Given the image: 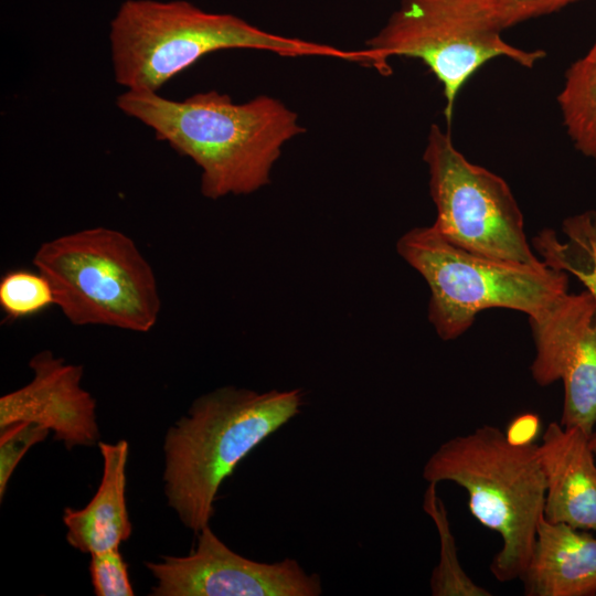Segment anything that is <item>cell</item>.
I'll use <instances>...</instances> for the list:
<instances>
[{"mask_svg": "<svg viewBox=\"0 0 596 596\" xmlns=\"http://www.w3.org/2000/svg\"><path fill=\"white\" fill-rule=\"evenodd\" d=\"M535 344L534 381L561 380L564 401L560 423L592 435L596 424V296L585 289L564 294L529 317Z\"/></svg>", "mask_w": 596, "mask_h": 596, "instance_id": "obj_10", "label": "cell"}, {"mask_svg": "<svg viewBox=\"0 0 596 596\" xmlns=\"http://www.w3.org/2000/svg\"><path fill=\"white\" fill-rule=\"evenodd\" d=\"M116 104L201 169V193L211 200L268 184L283 146L305 132L298 115L267 95L236 104L216 91L173 100L126 89Z\"/></svg>", "mask_w": 596, "mask_h": 596, "instance_id": "obj_1", "label": "cell"}, {"mask_svg": "<svg viewBox=\"0 0 596 596\" xmlns=\"http://www.w3.org/2000/svg\"><path fill=\"white\" fill-rule=\"evenodd\" d=\"M435 230L451 244L482 256L538 264L524 233L523 215L507 182L470 162L451 136L433 124L423 153Z\"/></svg>", "mask_w": 596, "mask_h": 596, "instance_id": "obj_8", "label": "cell"}, {"mask_svg": "<svg viewBox=\"0 0 596 596\" xmlns=\"http://www.w3.org/2000/svg\"><path fill=\"white\" fill-rule=\"evenodd\" d=\"M520 579L526 596L596 595V536L542 515Z\"/></svg>", "mask_w": 596, "mask_h": 596, "instance_id": "obj_13", "label": "cell"}, {"mask_svg": "<svg viewBox=\"0 0 596 596\" xmlns=\"http://www.w3.org/2000/svg\"><path fill=\"white\" fill-rule=\"evenodd\" d=\"M103 473L97 491L83 509L66 508L63 523L66 541L89 555L119 547L131 535V523L126 504V467L129 444L98 441Z\"/></svg>", "mask_w": 596, "mask_h": 596, "instance_id": "obj_14", "label": "cell"}, {"mask_svg": "<svg viewBox=\"0 0 596 596\" xmlns=\"http://www.w3.org/2000/svg\"><path fill=\"white\" fill-rule=\"evenodd\" d=\"M50 429L32 422H18L0 429V499L25 453L43 441Z\"/></svg>", "mask_w": 596, "mask_h": 596, "instance_id": "obj_18", "label": "cell"}, {"mask_svg": "<svg viewBox=\"0 0 596 596\" xmlns=\"http://www.w3.org/2000/svg\"><path fill=\"white\" fill-rule=\"evenodd\" d=\"M109 45L115 81L131 91L158 92L204 55L222 50L366 62L362 50L275 34L237 15L207 12L185 0L124 1L110 21Z\"/></svg>", "mask_w": 596, "mask_h": 596, "instance_id": "obj_3", "label": "cell"}, {"mask_svg": "<svg viewBox=\"0 0 596 596\" xmlns=\"http://www.w3.org/2000/svg\"><path fill=\"white\" fill-rule=\"evenodd\" d=\"M579 0H491L496 19L503 30L528 19L556 12Z\"/></svg>", "mask_w": 596, "mask_h": 596, "instance_id": "obj_20", "label": "cell"}, {"mask_svg": "<svg viewBox=\"0 0 596 596\" xmlns=\"http://www.w3.org/2000/svg\"><path fill=\"white\" fill-rule=\"evenodd\" d=\"M33 266L51 283L55 306L75 326L148 332L161 300L155 272L125 233L84 228L42 243Z\"/></svg>", "mask_w": 596, "mask_h": 596, "instance_id": "obj_5", "label": "cell"}, {"mask_svg": "<svg viewBox=\"0 0 596 596\" xmlns=\"http://www.w3.org/2000/svg\"><path fill=\"white\" fill-rule=\"evenodd\" d=\"M557 103L574 147L596 163V39L567 68Z\"/></svg>", "mask_w": 596, "mask_h": 596, "instance_id": "obj_15", "label": "cell"}, {"mask_svg": "<svg viewBox=\"0 0 596 596\" xmlns=\"http://www.w3.org/2000/svg\"><path fill=\"white\" fill-rule=\"evenodd\" d=\"M299 389L222 386L196 397L163 439L168 505L194 534L210 524L223 481L260 443L296 417Z\"/></svg>", "mask_w": 596, "mask_h": 596, "instance_id": "obj_2", "label": "cell"}, {"mask_svg": "<svg viewBox=\"0 0 596 596\" xmlns=\"http://www.w3.org/2000/svg\"><path fill=\"white\" fill-rule=\"evenodd\" d=\"M424 492L423 509L436 526L440 554L434 568L429 586L433 596H490L491 593L476 584L462 570L453 535L447 511L437 496L436 482H428Z\"/></svg>", "mask_w": 596, "mask_h": 596, "instance_id": "obj_16", "label": "cell"}, {"mask_svg": "<svg viewBox=\"0 0 596 596\" xmlns=\"http://www.w3.org/2000/svg\"><path fill=\"white\" fill-rule=\"evenodd\" d=\"M396 249L427 283L428 319L443 340L461 336L485 309L508 308L531 317L568 292L566 272L543 262L520 264L465 251L433 225L409 230Z\"/></svg>", "mask_w": 596, "mask_h": 596, "instance_id": "obj_6", "label": "cell"}, {"mask_svg": "<svg viewBox=\"0 0 596 596\" xmlns=\"http://www.w3.org/2000/svg\"><path fill=\"white\" fill-rule=\"evenodd\" d=\"M540 426L539 416L525 413L514 417L507 426L504 434L508 440L514 445L535 444Z\"/></svg>", "mask_w": 596, "mask_h": 596, "instance_id": "obj_21", "label": "cell"}, {"mask_svg": "<svg viewBox=\"0 0 596 596\" xmlns=\"http://www.w3.org/2000/svg\"><path fill=\"white\" fill-rule=\"evenodd\" d=\"M29 366L32 380L0 397V429L32 422L53 432L68 450L98 444L96 401L81 385L84 368L49 350L33 355Z\"/></svg>", "mask_w": 596, "mask_h": 596, "instance_id": "obj_11", "label": "cell"}, {"mask_svg": "<svg viewBox=\"0 0 596 596\" xmlns=\"http://www.w3.org/2000/svg\"><path fill=\"white\" fill-rule=\"evenodd\" d=\"M196 535L184 556L146 562L156 585L152 596H319L321 578L295 558L264 563L231 550L210 528Z\"/></svg>", "mask_w": 596, "mask_h": 596, "instance_id": "obj_9", "label": "cell"}, {"mask_svg": "<svg viewBox=\"0 0 596 596\" xmlns=\"http://www.w3.org/2000/svg\"><path fill=\"white\" fill-rule=\"evenodd\" d=\"M89 574L97 596H132L128 565L119 547L91 554Z\"/></svg>", "mask_w": 596, "mask_h": 596, "instance_id": "obj_19", "label": "cell"}, {"mask_svg": "<svg viewBox=\"0 0 596 596\" xmlns=\"http://www.w3.org/2000/svg\"><path fill=\"white\" fill-rule=\"evenodd\" d=\"M589 444H590V448L596 457V432L590 435L589 437Z\"/></svg>", "mask_w": 596, "mask_h": 596, "instance_id": "obj_22", "label": "cell"}, {"mask_svg": "<svg viewBox=\"0 0 596 596\" xmlns=\"http://www.w3.org/2000/svg\"><path fill=\"white\" fill-rule=\"evenodd\" d=\"M491 0H400L385 25L365 41L369 66L391 73L389 60L422 61L443 86L444 115L450 124L462 86L486 63L507 57L531 68L543 50H523L505 42Z\"/></svg>", "mask_w": 596, "mask_h": 596, "instance_id": "obj_7", "label": "cell"}, {"mask_svg": "<svg viewBox=\"0 0 596 596\" xmlns=\"http://www.w3.org/2000/svg\"><path fill=\"white\" fill-rule=\"evenodd\" d=\"M590 435L551 422L538 444L545 479L543 515L584 531H596V457Z\"/></svg>", "mask_w": 596, "mask_h": 596, "instance_id": "obj_12", "label": "cell"}, {"mask_svg": "<svg viewBox=\"0 0 596 596\" xmlns=\"http://www.w3.org/2000/svg\"><path fill=\"white\" fill-rule=\"evenodd\" d=\"M422 476L467 491L471 514L502 540L491 574L501 583L520 578L544 508L538 444L514 445L498 427L482 425L444 441L426 460Z\"/></svg>", "mask_w": 596, "mask_h": 596, "instance_id": "obj_4", "label": "cell"}, {"mask_svg": "<svg viewBox=\"0 0 596 596\" xmlns=\"http://www.w3.org/2000/svg\"><path fill=\"white\" fill-rule=\"evenodd\" d=\"M55 306L49 279L39 270L14 269L0 279V307L7 318L19 320L36 316Z\"/></svg>", "mask_w": 596, "mask_h": 596, "instance_id": "obj_17", "label": "cell"}]
</instances>
